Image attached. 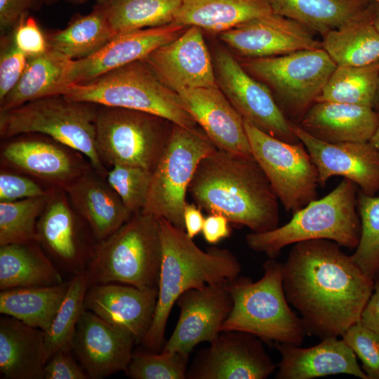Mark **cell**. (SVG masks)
I'll list each match as a JSON object with an SVG mask.
<instances>
[{"label":"cell","mask_w":379,"mask_h":379,"mask_svg":"<svg viewBox=\"0 0 379 379\" xmlns=\"http://www.w3.org/2000/svg\"><path fill=\"white\" fill-rule=\"evenodd\" d=\"M284 293L308 334L338 338L359 320L374 287L341 246L315 239L293 244L282 266Z\"/></svg>","instance_id":"1"},{"label":"cell","mask_w":379,"mask_h":379,"mask_svg":"<svg viewBox=\"0 0 379 379\" xmlns=\"http://www.w3.org/2000/svg\"><path fill=\"white\" fill-rule=\"evenodd\" d=\"M188 192L201 209L252 232L278 227L279 199L253 156L216 149L200 161Z\"/></svg>","instance_id":"2"},{"label":"cell","mask_w":379,"mask_h":379,"mask_svg":"<svg viewBox=\"0 0 379 379\" xmlns=\"http://www.w3.org/2000/svg\"><path fill=\"white\" fill-rule=\"evenodd\" d=\"M162 248L157 306L151 326L141 343L159 352L164 345L171 311L187 290L228 283L239 276L241 265L226 248L200 249L185 230L157 218Z\"/></svg>","instance_id":"3"},{"label":"cell","mask_w":379,"mask_h":379,"mask_svg":"<svg viewBox=\"0 0 379 379\" xmlns=\"http://www.w3.org/2000/svg\"><path fill=\"white\" fill-rule=\"evenodd\" d=\"M282 266L269 258L263 263L264 273L259 280L239 276L227 283L232 307L221 332L243 331L265 341L302 344L308 333L286 300Z\"/></svg>","instance_id":"4"},{"label":"cell","mask_w":379,"mask_h":379,"mask_svg":"<svg viewBox=\"0 0 379 379\" xmlns=\"http://www.w3.org/2000/svg\"><path fill=\"white\" fill-rule=\"evenodd\" d=\"M357 186L343 178L331 192L294 213L284 225L246 236L248 246L275 258L281 250L298 242L327 239L341 247L356 248L361 225L357 208Z\"/></svg>","instance_id":"5"},{"label":"cell","mask_w":379,"mask_h":379,"mask_svg":"<svg viewBox=\"0 0 379 379\" xmlns=\"http://www.w3.org/2000/svg\"><path fill=\"white\" fill-rule=\"evenodd\" d=\"M62 95L72 101L147 112L192 131L200 130L179 94L164 84L143 60L88 82L71 84Z\"/></svg>","instance_id":"6"},{"label":"cell","mask_w":379,"mask_h":379,"mask_svg":"<svg viewBox=\"0 0 379 379\" xmlns=\"http://www.w3.org/2000/svg\"><path fill=\"white\" fill-rule=\"evenodd\" d=\"M161 255L157 218L135 213L95 245L86 270L88 286L117 283L158 290Z\"/></svg>","instance_id":"7"},{"label":"cell","mask_w":379,"mask_h":379,"mask_svg":"<svg viewBox=\"0 0 379 379\" xmlns=\"http://www.w3.org/2000/svg\"><path fill=\"white\" fill-rule=\"evenodd\" d=\"M99 105L48 96L0 111V135L10 138L40 133L84 154L93 170L106 178L107 171L96 148L95 120Z\"/></svg>","instance_id":"8"},{"label":"cell","mask_w":379,"mask_h":379,"mask_svg":"<svg viewBox=\"0 0 379 379\" xmlns=\"http://www.w3.org/2000/svg\"><path fill=\"white\" fill-rule=\"evenodd\" d=\"M241 65L274 93L286 118L296 124L316 101L337 66L322 48L247 58Z\"/></svg>","instance_id":"9"},{"label":"cell","mask_w":379,"mask_h":379,"mask_svg":"<svg viewBox=\"0 0 379 379\" xmlns=\"http://www.w3.org/2000/svg\"><path fill=\"white\" fill-rule=\"evenodd\" d=\"M171 121L140 111L100 106L95 120L96 148L112 166L140 167L152 172L168 143Z\"/></svg>","instance_id":"10"},{"label":"cell","mask_w":379,"mask_h":379,"mask_svg":"<svg viewBox=\"0 0 379 379\" xmlns=\"http://www.w3.org/2000/svg\"><path fill=\"white\" fill-rule=\"evenodd\" d=\"M217 148L201 130L173 124L164 152L152 172L149 193L141 212L163 218L185 230L186 195L203 158Z\"/></svg>","instance_id":"11"},{"label":"cell","mask_w":379,"mask_h":379,"mask_svg":"<svg viewBox=\"0 0 379 379\" xmlns=\"http://www.w3.org/2000/svg\"><path fill=\"white\" fill-rule=\"evenodd\" d=\"M251 153L279 201L293 214L317 199L318 171L305 145L274 138L244 121Z\"/></svg>","instance_id":"12"},{"label":"cell","mask_w":379,"mask_h":379,"mask_svg":"<svg viewBox=\"0 0 379 379\" xmlns=\"http://www.w3.org/2000/svg\"><path fill=\"white\" fill-rule=\"evenodd\" d=\"M214 61L219 88L244 121L281 140L300 142L291 129V121L266 85L225 50L215 53Z\"/></svg>","instance_id":"13"},{"label":"cell","mask_w":379,"mask_h":379,"mask_svg":"<svg viewBox=\"0 0 379 379\" xmlns=\"http://www.w3.org/2000/svg\"><path fill=\"white\" fill-rule=\"evenodd\" d=\"M277 366L260 338L243 331H222L199 352L187 378L265 379Z\"/></svg>","instance_id":"14"},{"label":"cell","mask_w":379,"mask_h":379,"mask_svg":"<svg viewBox=\"0 0 379 379\" xmlns=\"http://www.w3.org/2000/svg\"><path fill=\"white\" fill-rule=\"evenodd\" d=\"M180 315L161 351L188 354L199 344L215 340L232 307L227 283L192 288L176 301Z\"/></svg>","instance_id":"15"},{"label":"cell","mask_w":379,"mask_h":379,"mask_svg":"<svg viewBox=\"0 0 379 379\" xmlns=\"http://www.w3.org/2000/svg\"><path fill=\"white\" fill-rule=\"evenodd\" d=\"M291 129L305 145L318 171L319 186L333 176L352 180L362 192H379V152L370 141L328 142L291 121Z\"/></svg>","instance_id":"16"},{"label":"cell","mask_w":379,"mask_h":379,"mask_svg":"<svg viewBox=\"0 0 379 379\" xmlns=\"http://www.w3.org/2000/svg\"><path fill=\"white\" fill-rule=\"evenodd\" d=\"M201 30L190 26L142 60L164 84L177 93L186 88L218 86Z\"/></svg>","instance_id":"17"},{"label":"cell","mask_w":379,"mask_h":379,"mask_svg":"<svg viewBox=\"0 0 379 379\" xmlns=\"http://www.w3.org/2000/svg\"><path fill=\"white\" fill-rule=\"evenodd\" d=\"M220 39L247 58L286 55L322 48L313 32L300 23L272 13L220 33Z\"/></svg>","instance_id":"18"},{"label":"cell","mask_w":379,"mask_h":379,"mask_svg":"<svg viewBox=\"0 0 379 379\" xmlns=\"http://www.w3.org/2000/svg\"><path fill=\"white\" fill-rule=\"evenodd\" d=\"M135 343L130 333L85 309L72 349L88 378L100 379L126 370Z\"/></svg>","instance_id":"19"},{"label":"cell","mask_w":379,"mask_h":379,"mask_svg":"<svg viewBox=\"0 0 379 379\" xmlns=\"http://www.w3.org/2000/svg\"><path fill=\"white\" fill-rule=\"evenodd\" d=\"M157 295V289H141L117 283L96 284L88 286L84 307L128 332L139 343L151 326Z\"/></svg>","instance_id":"20"},{"label":"cell","mask_w":379,"mask_h":379,"mask_svg":"<svg viewBox=\"0 0 379 379\" xmlns=\"http://www.w3.org/2000/svg\"><path fill=\"white\" fill-rule=\"evenodd\" d=\"M184 105L218 149L253 156L244 120L219 86L178 92Z\"/></svg>","instance_id":"21"},{"label":"cell","mask_w":379,"mask_h":379,"mask_svg":"<svg viewBox=\"0 0 379 379\" xmlns=\"http://www.w3.org/2000/svg\"><path fill=\"white\" fill-rule=\"evenodd\" d=\"M65 195L53 192L37 222V241L62 269L75 274L86 270L95 246L86 241Z\"/></svg>","instance_id":"22"},{"label":"cell","mask_w":379,"mask_h":379,"mask_svg":"<svg viewBox=\"0 0 379 379\" xmlns=\"http://www.w3.org/2000/svg\"><path fill=\"white\" fill-rule=\"evenodd\" d=\"M185 27L172 22L118 34L93 55L74 60L70 84L88 82L109 71L142 60L157 48L179 36Z\"/></svg>","instance_id":"23"},{"label":"cell","mask_w":379,"mask_h":379,"mask_svg":"<svg viewBox=\"0 0 379 379\" xmlns=\"http://www.w3.org/2000/svg\"><path fill=\"white\" fill-rule=\"evenodd\" d=\"M71 149L53 140L22 138L8 142L1 156L13 168L62 189L93 169L90 164L76 158Z\"/></svg>","instance_id":"24"},{"label":"cell","mask_w":379,"mask_h":379,"mask_svg":"<svg viewBox=\"0 0 379 379\" xmlns=\"http://www.w3.org/2000/svg\"><path fill=\"white\" fill-rule=\"evenodd\" d=\"M274 346L281 354L277 379H312L336 374L368 379L356 354L343 339L326 338L310 347L288 343H274Z\"/></svg>","instance_id":"25"},{"label":"cell","mask_w":379,"mask_h":379,"mask_svg":"<svg viewBox=\"0 0 379 379\" xmlns=\"http://www.w3.org/2000/svg\"><path fill=\"white\" fill-rule=\"evenodd\" d=\"M104 179L91 169L62 188L97 241L112 234L133 215Z\"/></svg>","instance_id":"26"},{"label":"cell","mask_w":379,"mask_h":379,"mask_svg":"<svg viewBox=\"0 0 379 379\" xmlns=\"http://www.w3.org/2000/svg\"><path fill=\"white\" fill-rule=\"evenodd\" d=\"M298 124L325 142H367L378 128L379 114L368 106L315 102Z\"/></svg>","instance_id":"27"},{"label":"cell","mask_w":379,"mask_h":379,"mask_svg":"<svg viewBox=\"0 0 379 379\" xmlns=\"http://www.w3.org/2000/svg\"><path fill=\"white\" fill-rule=\"evenodd\" d=\"M45 332L11 317L0 319V372L7 379H44Z\"/></svg>","instance_id":"28"},{"label":"cell","mask_w":379,"mask_h":379,"mask_svg":"<svg viewBox=\"0 0 379 379\" xmlns=\"http://www.w3.org/2000/svg\"><path fill=\"white\" fill-rule=\"evenodd\" d=\"M73 63L74 60L51 48L40 55L28 58L22 77L0 102V111L42 98L62 95L70 84Z\"/></svg>","instance_id":"29"},{"label":"cell","mask_w":379,"mask_h":379,"mask_svg":"<svg viewBox=\"0 0 379 379\" xmlns=\"http://www.w3.org/2000/svg\"><path fill=\"white\" fill-rule=\"evenodd\" d=\"M272 13L270 0H182L173 22L221 33Z\"/></svg>","instance_id":"30"},{"label":"cell","mask_w":379,"mask_h":379,"mask_svg":"<svg viewBox=\"0 0 379 379\" xmlns=\"http://www.w3.org/2000/svg\"><path fill=\"white\" fill-rule=\"evenodd\" d=\"M62 274L38 241L0 246L1 291L63 283Z\"/></svg>","instance_id":"31"},{"label":"cell","mask_w":379,"mask_h":379,"mask_svg":"<svg viewBox=\"0 0 379 379\" xmlns=\"http://www.w3.org/2000/svg\"><path fill=\"white\" fill-rule=\"evenodd\" d=\"M375 8L373 2L359 18L321 36L322 48L337 66H364L379 60Z\"/></svg>","instance_id":"32"},{"label":"cell","mask_w":379,"mask_h":379,"mask_svg":"<svg viewBox=\"0 0 379 379\" xmlns=\"http://www.w3.org/2000/svg\"><path fill=\"white\" fill-rule=\"evenodd\" d=\"M274 13L293 20L321 36L364 14L373 0H270Z\"/></svg>","instance_id":"33"},{"label":"cell","mask_w":379,"mask_h":379,"mask_svg":"<svg viewBox=\"0 0 379 379\" xmlns=\"http://www.w3.org/2000/svg\"><path fill=\"white\" fill-rule=\"evenodd\" d=\"M69 281L1 291L0 312L46 332L66 294Z\"/></svg>","instance_id":"34"},{"label":"cell","mask_w":379,"mask_h":379,"mask_svg":"<svg viewBox=\"0 0 379 379\" xmlns=\"http://www.w3.org/2000/svg\"><path fill=\"white\" fill-rule=\"evenodd\" d=\"M116 36L105 13L97 4L90 13L72 19L65 29L46 34L48 48L74 60L93 55Z\"/></svg>","instance_id":"35"},{"label":"cell","mask_w":379,"mask_h":379,"mask_svg":"<svg viewBox=\"0 0 379 379\" xmlns=\"http://www.w3.org/2000/svg\"><path fill=\"white\" fill-rule=\"evenodd\" d=\"M117 35L173 22L182 0H95Z\"/></svg>","instance_id":"36"},{"label":"cell","mask_w":379,"mask_h":379,"mask_svg":"<svg viewBox=\"0 0 379 379\" xmlns=\"http://www.w3.org/2000/svg\"><path fill=\"white\" fill-rule=\"evenodd\" d=\"M378 81L379 60L364 66H336L315 102H334L375 108Z\"/></svg>","instance_id":"37"},{"label":"cell","mask_w":379,"mask_h":379,"mask_svg":"<svg viewBox=\"0 0 379 379\" xmlns=\"http://www.w3.org/2000/svg\"><path fill=\"white\" fill-rule=\"evenodd\" d=\"M86 270L78 272L69 281L66 294L48 330L45 332V345L49 357L57 350L72 347L77 326L84 307L88 288Z\"/></svg>","instance_id":"38"},{"label":"cell","mask_w":379,"mask_h":379,"mask_svg":"<svg viewBox=\"0 0 379 379\" xmlns=\"http://www.w3.org/2000/svg\"><path fill=\"white\" fill-rule=\"evenodd\" d=\"M53 192L44 197L0 201V246L37 241V222Z\"/></svg>","instance_id":"39"},{"label":"cell","mask_w":379,"mask_h":379,"mask_svg":"<svg viewBox=\"0 0 379 379\" xmlns=\"http://www.w3.org/2000/svg\"><path fill=\"white\" fill-rule=\"evenodd\" d=\"M357 208L361 231L351 256L361 271L375 280L379 276V195L366 194L359 190Z\"/></svg>","instance_id":"40"},{"label":"cell","mask_w":379,"mask_h":379,"mask_svg":"<svg viewBox=\"0 0 379 379\" xmlns=\"http://www.w3.org/2000/svg\"><path fill=\"white\" fill-rule=\"evenodd\" d=\"M189 354L178 352H138L125 371L133 379L187 378Z\"/></svg>","instance_id":"41"},{"label":"cell","mask_w":379,"mask_h":379,"mask_svg":"<svg viewBox=\"0 0 379 379\" xmlns=\"http://www.w3.org/2000/svg\"><path fill=\"white\" fill-rule=\"evenodd\" d=\"M152 172L137 166L115 165L106 180L132 213L142 211L147 201Z\"/></svg>","instance_id":"42"},{"label":"cell","mask_w":379,"mask_h":379,"mask_svg":"<svg viewBox=\"0 0 379 379\" xmlns=\"http://www.w3.org/2000/svg\"><path fill=\"white\" fill-rule=\"evenodd\" d=\"M341 337L361 360L368 379H379V335L358 321Z\"/></svg>","instance_id":"43"},{"label":"cell","mask_w":379,"mask_h":379,"mask_svg":"<svg viewBox=\"0 0 379 379\" xmlns=\"http://www.w3.org/2000/svg\"><path fill=\"white\" fill-rule=\"evenodd\" d=\"M28 58L14 44L11 33L1 35L0 51V102L22 77Z\"/></svg>","instance_id":"44"},{"label":"cell","mask_w":379,"mask_h":379,"mask_svg":"<svg viewBox=\"0 0 379 379\" xmlns=\"http://www.w3.org/2000/svg\"><path fill=\"white\" fill-rule=\"evenodd\" d=\"M10 33L17 48L28 58L40 55L48 49L46 34L36 20L27 14L20 18Z\"/></svg>","instance_id":"45"},{"label":"cell","mask_w":379,"mask_h":379,"mask_svg":"<svg viewBox=\"0 0 379 379\" xmlns=\"http://www.w3.org/2000/svg\"><path fill=\"white\" fill-rule=\"evenodd\" d=\"M53 190H45L33 180L25 176L1 171L0 173V201H13L44 197Z\"/></svg>","instance_id":"46"},{"label":"cell","mask_w":379,"mask_h":379,"mask_svg":"<svg viewBox=\"0 0 379 379\" xmlns=\"http://www.w3.org/2000/svg\"><path fill=\"white\" fill-rule=\"evenodd\" d=\"M72 347L61 348L48 359L44 379H88L86 372L74 358Z\"/></svg>","instance_id":"47"},{"label":"cell","mask_w":379,"mask_h":379,"mask_svg":"<svg viewBox=\"0 0 379 379\" xmlns=\"http://www.w3.org/2000/svg\"><path fill=\"white\" fill-rule=\"evenodd\" d=\"M38 0H0V30L1 35L11 32L22 16L27 14Z\"/></svg>","instance_id":"48"},{"label":"cell","mask_w":379,"mask_h":379,"mask_svg":"<svg viewBox=\"0 0 379 379\" xmlns=\"http://www.w3.org/2000/svg\"><path fill=\"white\" fill-rule=\"evenodd\" d=\"M230 221L219 213H209L204 219L202 234L205 241L215 245L230 236Z\"/></svg>","instance_id":"49"},{"label":"cell","mask_w":379,"mask_h":379,"mask_svg":"<svg viewBox=\"0 0 379 379\" xmlns=\"http://www.w3.org/2000/svg\"><path fill=\"white\" fill-rule=\"evenodd\" d=\"M359 321L379 335V276L374 280L373 291L361 312Z\"/></svg>","instance_id":"50"},{"label":"cell","mask_w":379,"mask_h":379,"mask_svg":"<svg viewBox=\"0 0 379 379\" xmlns=\"http://www.w3.org/2000/svg\"><path fill=\"white\" fill-rule=\"evenodd\" d=\"M185 231L192 239H194L202 231L205 218L201 208L195 204L187 203L183 213Z\"/></svg>","instance_id":"51"},{"label":"cell","mask_w":379,"mask_h":379,"mask_svg":"<svg viewBox=\"0 0 379 379\" xmlns=\"http://www.w3.org/2000/svg\"><path fill=\"white\" fill-rule=\"evenodd\" d=\"M378 112L379 114V110H378ZM370 142L373 144V145L377 149L379 152V124L375 132L370 140Z\"/></svg>","instance_id":"52"},{"label":"cell","mask_w":379,"mask_h":379,"mask_svg":"<svg viewBox=\"0 0 379 379\" xmlns=\"http://www.w3.org/2000/svg\"><path fill=\"white\" fill-rule=\"evenodd\" d=\"M47 2H56V1H66V2H68V3H70V4H84L89 0H44Z\"/></svg>","instance_id":"53"},{"label":"cell","mask_w":379,"mask_h":379,"mask_svg":"<svg viewBox=\"0 0 379 379\" xmlns=\"http://www.w3.org/2000/svg\"><path fill=\"white\" fill-rule=\"evenodd\" d=\"M374 25L379 32V4H376L375 13L374 17Z\"/></svg>","instance_id":"54"},{"label":"cell","mask_w":379,"mask_h":379,"mask_svg":"<svg viewBox=\"0 0 379 379\" xmlns=\"http://www.w3.org/2000/svg\"><path fill=\"white\" fill-rule=\"evenodd\" d=\"M379 105V81H378V93H377V105Z\"/></svg>","instance_id":"55"},{"label":"cell","mask_w":379,"mask_h":379,"mask_svg":"<svg viewBox=\"0 0 379 379\" xmlns=\"http://www.w3.org/2000/svg\"><path fill=\"white\" fill-rule=\"evenodd\" d=\"M374 2H375L376 4H379V0H373Z\"/></svg>","instance_id":"56"}]
</instances>
